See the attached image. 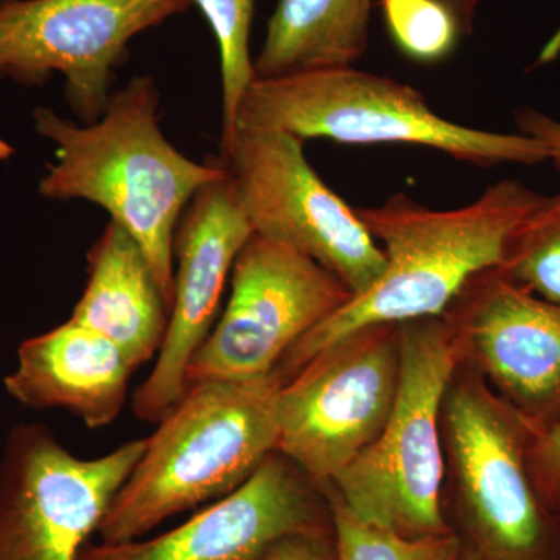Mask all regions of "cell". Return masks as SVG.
<instances>
[{"mask_svg": "<svg viewBox=\"0 0 560 560\" xmlns=\"http://www.w3.org/2000/svg\"><path fill=\"white\" fill-rule=\"evenodd\" d=\"M260 560H337L326 530L291 534L272 544Z\"/></svg>", "mask_w": 560, "mask_h": 560, "instance_id": "22", "label": "cell"}, {"mask_svg": "<svg viewBox=\"0 0 560 560\" xmlns=\"http://www.w3.org/2000/svg\"><path fill=\"white\" fill-rule=\"evenodd\" d=\"M499 270L537 296L560 305V194L541 195L512 231Z\"/></svg>", "mask_w": 560, "mask_h": 560, "instance_id": "18", "label": "cell"}, {"mask_svg": "<svg viewBox=\"0 0 560 560\" xmlns=\"http://www.w3.org/2000/svg\"><path fill=\"white\" fill-rule=\"evenodd\" d=\"M390 38L416 62L451 57L463 35L455 14L441 0H378Z\"/></svg>", "mask_w": 560, "mask_h": 560, "instance_id": "21", "label": "cell"}, {"mask_svg": "<svg viewBox=\"0 0 560 560\" xmlns=\"http://www.w3.org/2000/svg\"><path fill=\"white\" fill-rule=\"evenodd\" d=\"M560 55V25L551 39L545 44L544 50H541L537 65H548V62L555 61Z\"/></svg>", "mask_w": 560, "mask_h": 560, "instance_id": "26", "label": "cell"}, {"mask_svg": "<svg viewBox=\"0 0 560 560\" xmlns=\"http://www.w3.org/2000/svg\"><path fill=\"white\" fill-rule=\"evenodd\" d=\"M434 319L400 324L399 385L386 425L330 482L361 522L401 536L448 533L441 511L440 411L459 350L448 327Z\"/></svg>", "mask_w": 560, "mask_h": 560, "instance_id": "5", "label": "cell"}, {"mask_svg": "<svg viewBox=\"0 0 560 560\" xmlns=\"http://www.w3.org/2000/svg\"><path fill=\"white\" fill-rule=\"evenodd\" d=\"M311 481L275 452L241 488L183 525L149 539L86 545L79 560H260L283 537L323 528Z\"/></svg>", "mask_w": 560, "mask_h": 560, "instance_id": "12", "label": "cell"}, {"mask_svg": "<svg viewBox=\"0 0 560 560\" xmlns=\"http://www.w3.org/2000/svg\"><path fill=\"white\" fill-rule=\"evenodd\" d=\"M350 298L315 260L253 234L232 268L223 315L190 361L187 388L271 377L298 341Z\"/></svg>", "mask_w": 560, "mask_h": 560, "instance_id": "9", "label": "cell"}, {"mask_svg": "<svg viewBox=\"0 0 560 560\" xmlns=\"http://www.w3.org/2000/svg\"><path fill=\"white\" fill-rule=\"evenodd\" d=\"M135 372L113 341L69 318L22 342L3 386L24 407L70 412L98 430L119 418Z\"/></svg>", "mask_w": 560, "mask_h": 560, "instance_id": "15", "label": "cell"}, {"mask_svg": "<svg viewBox=\"0 0 560 560\" xmlns=\"http://www.w3.org/2000/svg\"><path fill=\"white\" fill-rule=\"evenodd\" d=\"M374 0H279L254 60L257 79L348 68L363 57Z\"/></svg>", "mask_w": 560, "mask_h": 560, "instance_id": "17", "label": "cell"}, {"mask_svg": "<svg viewBox=\"0 0 560 560\" xmlns=\"http://www.w3.org/2000/svg\"><path fill=\"white\" fill-rule=\"evenodd\" d=\"M254 234L282 243L340 279L352 296L381 278L385 256L366 224L330 189L304 140L276 130H235L221 143Z\"/></svg>", "mask_w": 560, "mask_h": 560, "instance_id": "6", "label": "cell"}, {"mask_svg": "<svg viewBox=\"0 0 560 560\" xmlns=\"http://www.w3.org/2000/svg\"><path fill=\"white\" fill-rule=\"evenodd\" d=\"M540 198L522 180L504 179L456 209H430L405 194L357 209L385 256L381 278L298 341L279 381L361 330L440 318L475 276L500 267L512 231Z\"/></svg>", "mask_w": 560, "mask_h": 560, "instance_id": "1", "label": "cell"}, {"mask_svg": "<svg viewBox=\"0 0 560 560\" xmlns=\"http://www.w3.org/2000/svg\"><path fill=\"white\" fill-rule=\"evenodd\" d=\"M447 422L460 492L482 555L537 560L544 521L510 423L474 386L452 390Z\"/></svg>", "mask_w": 560, "mask_h": 560, "instance_id": "13", "label": "cell"}, {"mask_svg": "<svg viewBox=\"0 0 560 560\" xmlns=\"http://www.w3.org/2000/svg\"><path fill=\"white\" fill-rule=\"evenodd\" d=\"M254 230L231 173L202 187L180 217L175 235V280L167 331L132 411L160 422L187 390V371L212 330L224 287Z\"/></svg>", "mask_w": 560, "mask_h": 560, "instance_id": "11", "label": "cell"}, {"mask_svg": "<svg viewBox=\"0 0 560 560\" xmlns=\"http://www.w3.org/2000/svg\"><path fill=\"white\" fill-rule=\"evenodd\" d=\"M522 135L539 140L548 153V162L555 165L560 175V121L540 110L522 109L515 114Z\"/></svg>", "mask_w": 560, "mask_h": 560, "instance_id": "23", "label": "cell"}, {"mask_svg": "<svg viewBox=\"0 0 560 560\" xmlns=\"http://www.w3.org/2000/svg\"><path fill=\"white\" fill-rule=\"evenodd\" d=\"M466 330L482 364L515 399L530 407L560 397V305L537 296L492 268L475 276Z\"/></svg>", "mask_w": 560, "mask_h": 560, "instance_id": "14", "label": "cell"}, {"mask_svg": "<svg viewBox=\"0 0 560 560\" xmlns=\"http://www.w3.org/2000/svg\"><path fill=\"white\" fill-rule=\"evenodd\" d=\"M158 105L156 86L143 75L110 95L101 119L86 127L49 108H36L33 117L57 156L39 194L105 209L142 248L171 312L180 217L202 187L230 171L220 160L200 164L173 147L158 124Z\"/></svg>", "mask_w": 560, "mask_h": 560, "instance_id": "2", "label": "cell"}, {"mask_svg": "<svg viewBox=\"0 0 560 560\" xmlns=\"http://www.w3.org/2000/svg\"><path fill=\"white\" fill-rule=\"evenodd\" d=\"M145 445L84 459L46 425L13 427L0 456V560H79Z\"/></svg>", "mask_w": 560, "mask_h": 560, "instance_id": "7", "label": "cell"}, {"mask_svg": "<svg viewBox=\"0 0 560 560\" xmlns=\"http://www.w3.org/2000/svg\"><path fill=\"white\" fill-rule=\"evenodd\" d=\"M456 560H493V559H490L488 558V556H477V558H471V556H460L459 555V558L456 559Z\"/></svg>", "mask_w": 560, "mask_h": 560, "instance_id": "27", "label": "cell"}, {"mask_svg": "<svg viewBox=\"0 0 560 560\" xmlns=\"http://www.w3.org/2000/svg\"><path fill=\"white\" fill-rule=\"evenodd\" d=\"M195 3L208 20L220 50L221 106L223 130L221 142L234 130L235 114L243 95L257 79L249 55L250 25L257 0H187Z\"/></svg>", "mask_w": 560, "mask_h": 560, "instance_id": "19", "label": "cell"}, {"mask_svg": "<svg viewBox=\"0 0 560 560\" xmlns=\"http://www.w3.org/2000/svg\"><path fill=\"white\" fill-rule=\"evenodd\" d=\"M393 329L361 330L280 383L276 452L312 482H334L386 425L400 370L399 330Z\"/></svg>", "mask_w": 560, "mask_h": 560, "instance_id": "8", "label": "cell"}, {"mask_svg": "<svg viewBox=\"0 0 560 560\" xmlns=\"http://www.w3.org/2000/svg\"><path fill=\"white\" fill-rule=\"evenodd\" d=\"M189 7L187 0H0V77L40 84L54 73L80 119L110 101L114 69L139 33Z\"/></svg>", "mask_w": 560, "mask_h": 560, "instance_id": "10", "label": "cell"}, {"mask_svg": "<svg viewBox=\"0 0 560 560\" xmlns=\"http://www.w3.org/2000/svg\"><path fill=\"white\" fill-rule=\"evenodd\" d=\"M441 2L445 3L455 14L463 35H470L471 28H474L475 13H477L478 3L481 0H441Z\"/></svg>", "mask_w": 560, "mask_h": 560, "instance_id": "25", "label": "cell"}, {"mask_svg": "<svg viewBox=\"0 0 560 560\" xmlns=\"http://www.w3.org/2000/svg\"><path fill=\"white\" fill-rule=\"evenodd\" d=\"M88 283L70 319L108 338L136 371L156 359L167 331V302L138 242L109 221L88 254Z\"/></svg>", "mask_w": 560, "mask_h": 560, "instance_id": "16", "label": "cell"}, {"mask_svg": "<svg viewBox=\"0 0 560 560\" xmlns=\"http://www.w3.org/2000/svg\"><path fill=\"white\" fill-rule=\"evenodd\" d=\"M337 560H456L460 544L451 533L401 536L361 522L337 493L330 495Z\"/></svg>", "mask_w": 560, "mask_h": 560, "instance_id": "20", "label": "cell"}, {"mask_svg": "<svg viewBox=\"0 0 560 560\" xmlns=\"http://www.w3.org/2000/svg\"><path fill=\"white\" fill-rule=\"evenodd\" d=\"M276 375L200 382L147 438L98 526L102 544L145 537L180 512L230 495L278 451Z\"/></svg>", "mask_w": 560, "mask_h": 560, "instance_id": "3", "label": "cell"}, {"mask_svg": "<svg viewBox=\"0 0 560 560\" xmlns=\"http://www.w3.org/2000/svg\"><path fill=\"white\" fill-rule=\"evenodd\" d=\"M539 460L545 481L551 488L560 485V419L545 434L539 448Z\"/></svg>", "mask_w": 560, "mask_h": 560, "instance_id": "24", "label": "cell"}, {"mask_svg": "<svg viewBox=\"0 0 560 560\" xmlns=\"http://www.w3.org/2000/svg\"><path fill=\"white\" fill-rule=\"evenodd\" d=\"M235 130H276L349 145L425 147L482 168L548 161L539 140L444 119L410 84L353 66L254 80L235 114Z\"/></svg>", "mask_w": 560, "mask_h": 560, "instance_id": "4", "label": "cell"}]
</instances>
